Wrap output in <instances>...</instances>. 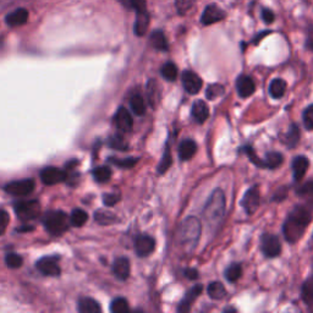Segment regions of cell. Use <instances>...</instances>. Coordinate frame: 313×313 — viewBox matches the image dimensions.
Here are the masks:
<instances>
[{
    "instance_id": "cell-28",
    "label": "cell",
    "mask_w": 313,
    "mask_h": 313,
    "mask_svg": "<svg viewBox=\"0 0 313 313\" xmlns=\"http://www.w3.org/2000/svg\"><path fill=\"white\" fill-rule=\"evenodd\" d=\"M209 298L213 300H222L226 296V290L224 285L220 282H212L207 287Z\"/></svg>"
},
{
    "instance_id": "cell-53",
    "label": "cell",
    "mask_w": 313,
    "mask_h": 313,
    "mask_svg": "<svg viewBox=\"0 0 313 313\" xmlns=\"http://www.w3.org/2000/svg\"><path fill=\"white\" fill-rule=\"evenodd\" d=\"M268 33H270V31H266V32H261V33H260V34H258V36H257V37H256V38H255V40H253V43H255V44H258V43H260V41L262 40V38H263V37H266Z\"/></svg>"
},
{
    "instance_id": "cell-4",
    "label": "cell",
    "mask_w": 313,
    "mask_h": 313,
    "mask_svg": "<svg viewBox=\"0 0 313 313\" xmlns=\"http://www.w3.org/2000/svg\"><path fill=\"white\" fill-rule=\"evenodd\" d=\"M44 226H46L47 231L52 235H62L69 228V217L66 216L65 212L62 210H52L48 212L43 218Z\"/></svg>"
},
{
    "instance_id": "cell-54",
    "label": "cell",
    "mask_w": 313,
    "mask_h": 313,
    "mask_svg": "<svg viewBox=\"0 0 313 313\" xmlns=\"http://www.w3.org/2000/svg\"><path fill=\"white\" fill-rule=\"evenodd\" d=\"M225 312H228V311H230V312H236V309L235 308H226V309H224Z\"/></svg>"
},
{
    "instance_id": "cell-21",
    "label": "cell",
    "mask_w": 313,
    "mask_h": 313,
    "mask_svg": "<svg viewBox=\"0 0 313 313\" xmlns=\"http://www.w3.org/2000/svg\"><path fill=\"white\" fill-rule=\"evenodd\" d=\"M192 116L196 123L203 124L209 116V108L203 101H196L192 105Z\"/></svg>"
},
{
    "instance_id": "cell-47",
    "label": "cell",
    "mask_w": 313,
    "mask_h": 313,
    "mask_svg": "<svg viewBox=\"0 0 313 313\" xmlns=\"http://www.w3.org/2000/svg\"><path fill=\"white\" fill-rule=\"evenodd\" d=\"M9 214L4 209H0V236L4 235L9 225Z\"/></svg>"
},
{
    "instance_id": "cell-23",
    "label": "cell",
    "mask_w": 313,
    "mask_h": 313,
    "mask_svg": "<svg viewBox=\"0 0 313 313\" xmlns=\"http://www.w3.org/2000/svg\"><path fill=\"white\" fill-rule=\"evenodd\" d=\"M79 311L81 313H100L102 311L100 303L91 298H84L79 302Z\"/></svg>"
},
{
    "instance_id": "cell-36",
    "label": "cell",
    "mask_w": 313,
    "mask_h": 313,
    "mask_svg": "<svg viewBox=\"0 0 313 313\" xmlns=\"http://www.w3.org/2000/svg\"><path fill=\"white\" fill-rule=\"evenodd\" d=\"M110 311L113 313H125L130 311L129 303L125 299L123 298H116L113 300L110 305Z\"/></svg>"
},
{
    "instance_id": "cell-1",
    "label": "cell",
    "mask_w": 313,
    "mask_h": 313,
    "mask_svg": "<svg viewBox=\"0 0 313 313\" xmlns=\"http://www.w3.org/2000/svg\"><path fill=\"white\" fill-rule=\"evenodd\" d=\"M312 219L311 207L299 204L296 206L291 213L287 216L283 225V232L285 236V240L290 244H295L302 235L305 234L306 229L309 225Z\"/></svg>"
},
{
    "instance_id": "cell-52",
    "label": "cell",
    "mask_w": 313,
    "mask_h": 313,
    "mask_svg": "<svg viewBox=\"0 0 313 313\" xmlns=\"http://www.w3.org/2000/svg\"><path fill=\"white\" fill-rule=\"evenodd\" d=\"M306 47L309 48V49H313V30L308 32L307 41H306Z\"/></svg>"
},
{
    "instance_id": "cell-46",
    "label": "cell",
    "mask_w": 313,
    "mask_h": 313,
    "mask_svg": "<svg viewBox=\"0 0 313 313\" xmlns=\"http://www.w3.org/2000/svg\"><path fill=\"white\" fill-rule=\"evenodd\" d=\"M110 162L113 163V164L116 165V167L119 168H132L133 165L136 164L137 162H139V159L137 158H126V159H110Z\"/></svg>"
},
{
    "instance_id": "cell-22",
    "label": "cell",
    "mask_w": 313,
    "mask_h": 313,
    "mask_svg": "<svg viewBox=\"0 0 313 313\" xmlns=\"http://www.w3.org/2000/svg\"><path fill=\"white\" fill-rule=\"evenodd\" d=\"M197 152V145L193 140H184L179 146V156L181 161H190Z\"/></svg>"
},
{
    "instance_id": "cell-50",
    "label": "cell",
    "mask_w": 313,
    "mask_h": 313,
    "mask_svg": "<svg viewBox=\"0 0 313 313\" xmlns=\"http://www.w3.org/2000/svg\"><path fill=\"white\" fill-rule=\"evenodd\" d=\"M284 199H286V190L284 187H280L279 190L274 193L273 200L277 201V202H280V201H283Z\"/></svg>"
},
{
    "instance_id": "cell-27",
    "label": "cell",
    "mask_w": 313,
    "mask_h": 313,
    "mask_svg": "<svg viewBox=\"0 0 313 313\" xmlns=\"http://www.w3.org/2000/svg\"><path fill=\"white\" fill-rule=\"evenodd\" d=\"M151 44H152V47L155 48L156 50H163V52L168 50V48H169L167 38H165L164 33L159 30L152 32Z\"/></svg>"
},
{
    "instance_id": "cell-40",
    "label": "cell",
    "mask_w": 313,
    "mask_h": 313,
    "mask_svg": "<svg viewBox=\"0 0 313 313\" xmlns=\"http://www.w3.org/2000/svg\"><path fill=\"white\" fill-rule=\"evenodd\" d=\"M296 193H298L300 197L307 199L313 202V181H308V183L300 186L298 190H296Z\"/></svg>"
},
{
    "instance_id": "cell-31",
    "label": "cell",
    "mask_w": 313,
    "mask_h": 313,
    "mask_svg": "<svg viewBox=\"0 0 313 313\" xmlns=\"http://www.w3.org/2000/svg\"><path fill=\"white\" fill-rule=\"evenodd\" d=\"M130 107H131V109H132L133 113H135L136 115H139V116H141V115L146 113V104H145V101H143L141 94L132 95V98H131V101H130Z\"/></svg>"
},
{
    "instance_id": "cell-19",
    "label": "cell",
    "mask_w": 313,
    "mask_h": 313,
    "mask_svg": "<svg viewBox=\"0 0 313 313\" xmlns=\"http://www.w3.org/2000/svg\"><path fill=\"white\" fill-rule=\"evenodd\" d=\"M202 290H203L202 285L193 286L192 289H191L190 291L186 294V296H185V299L183 300V301L180 302V305H179V307H178V312L186 313L190 311L191 305H192V302L194 301V300H196L201 295Z\"/></svg>"
},
{
    "instance_id": "cell-29",
    "label": "cell",
    "mask_w": 313,
    "mask_h": 313,
    "mask_svg": "<svg viewBox=\"0 0 313 313\" xmlns=\"http://www.w3.org/2000/svg\"><path fill=\"white\" fill-rule=\"evenodd\" d=\"M283 161H284V158H283L282 153L268 152L263 159L264 168H268V169L278 168L283 164Z\"/></svg>"
},
{
    "instance_id": "cell-48",
    "label": "cell",
    "mask_w": 313,
    "mask_h": 313,
    "mask_svg": "<svg viewBox=\"0 0 313 313\" xmlns=\"http://www.w3.org/2000/svg\"><path fill=\"white\" fill-rule=\"evenodd\" d=\"M119 201H120V196H119V194H114V193H108V194H105L104 199H103L104 204H105V206H108V207L114 206V204L119 202Z\"/></svg>"
},
{
    "instance_id": "cell-34",
    "label": "cell",
    "mask_w": 313,
    "mask_h": 313,
    "mask_svg": "<svg viewBox=\"0 0 313 313\" xmlns=\"http://www.w3.org/2000/svg\"><path fill=\"white\" fill-rule=\"evenodd\" d=\"M147 95H148L149 104L155 107L159 98V89L155 80H151V81L148 82V86H147Z\"/></svg>"
},
{
    "instance_id": "cell-44",
    "label": "cell",
    "mask_w": 313,
    "mask_h": 313,
    "mask_svg": "<svg viewBox=\"0 0 313 313\" xmlns=\"http://www.w3.org/2000/svg\"><path fill=\"white\" fill-rule=\"evenodd\" d=\"M302 120H303V125H305L306 130L312 131L313 130V104L308 105V107L305 109V111H303Z\"/></svg>"
},
{
    "instance_id": "cell-3",
    "label": "cell",
    "mask_w": 313,
    "mask_h": 313,
    "mask_svg": "<svg viewBox=\"0 0 313 313\" xmlns=\"http://www.w3.org/2000/svg\"><path fill=\"white\" fill-rule=\"evenodd\" d=\"M201 231H202V225L199 218L188 217L184 220L180 230V240L186 251H193L196 248L201 238Z\"/></svg>"
},
{
    "instance_id": "cell-5",
    "label": "cell",
    "mask_w": 313,
    "mask_h": 313,
    "mask_svg": "<svg viewBox=\"0 0 313 313\" xmlns=\"http://www.w3.org/2000/svg\"><path fill=\"white\" fill-rule=\"evenodd\" d=\"M130 2L131 6L136 11V21L135 26H133V32L139 37L145 36L147 30H148L149 20H151L148 11H147L146 0H130Z\"/></svg>"
},
{
    "instance_id": "cell-45",
    "label": "cell",
    "mask_w": 313,
    "mask_h": 313,
    "mask_svg": "<svg viewBox=\"0 0 313 313\" xmlns=\"http://www.w3.org/2000/svg\"><path fill=\"white\" fill-rule=\"evenodd\" d=\"M5 262H6V266L9 268L16 269V268H20L22 266V262H24V260H22V257L18 256V255L9 253L5 258Z\"/></svg>"
},
{
    "instance_id": "cell-26",
    "label": "cell",
    "mask_w": 313,
    "mask_h": 313,
    "mask_svg": "<svg viewBox=\"0 0 313 313\" xmlns=\"http://www.w3.org/2000/svg\"><path fill=\"white\" fill-rule=\"evenodd\" d=\"M301 296L303 302L308 306L309 308L313 309V276H311L302 284V291Z\"/></svg>"
},
{
    "instance_id": "cell-6",
    "label": "cell",
    "mask_w": 313,
    "mask_h": 313,
    "mask_svg": "<svg viewBox=\"0 0 313 313\" xmlns=\"http://www.w3.org/2000/svg\"><path fill=\"white\" fill-rule=\"evenodd\" d=\"M14 209L18 218L27 222V220H32L40 216L41 206L38 201H22V202L15 204Z\"/></svg>"
},
{
    "instance_id": "cell-10",
    "label": "cell",
    "mask_w": 313,
    "mask_h": 313,
    "mask_svg": "<svg viewBox=\"0 0 313 313\" xmlns=\"http://www.w3.org/2000/svg\"><path fill=\"white\" fill-rule=\"evenodd\" d=\"M225 11L222 10L217 4H209L206 6L203 10V14L201 16V22L204 26H209V25L216 24L225 18Z\"/></svg>"
},
{
    "instance_id": "cell-37",
    "label": "cell",
    "mask_w": 313,
    "mask_h": 313,
    "mask_svg": "<svg viewBox=\"0 0 313 313\" xmlns=\"http://www.w3.org/2000/svg\"><path fill=\"white\" fill-rule=\"evenodd\" d=\"M108 143H109V146L111 147V148L118 149V151H126L127 147H129L126 140L120 135H115L113 137H110Z\"/></svg>"
},
{
    "instance_id": "cell-12",
    "label": "cell",
    "mask_w": 313,
    "mask_h": 313,
    "mask_svg": "<svg viewBox=\"0 0 313 313\" xmlns=\"http://www.w3.org/2000/svg\"><path fill=\"white\" fill-rule=\"evenodd\" d=\"M37 269L47 277H59L60 267L55 257H44L37 262Z\"/></svg>"
},
{
    "instance_id": "cell-24",
    "label": "cell",
    "mask_w": 313,
    "mask_h": 313,
    "mask_svg": "<svg viewBox=\"0 0 313 313\" xmlns=\"http://www.w3.org/2000/svg\"><path fill=\"white\" fill-rule=\"evenodd\" d=\"M300 141V129L296 124H291L289 127V131L284 135L283 142L289 147V148H292L298 145Z\"/></svg>"
},
{
    "instance_id": "cell-8",
    "label": "cell",
    "mask_w": 313,
    "mask_h": 313,
    "mask_svg": "<svg viewBox=\"0 0 313 313\" xmlns=\"http://www.w3.org/2000/svg\"><path fill=\"white\" fill-rule=\"evenodd\" d=\"M34 180L25 179V180L12 181L5 186V191L12 196H27L34 190Z\"/></svg>"
},
{
    "instance_id": "cell-9",
    "label": "cell",
    "mask_w": 313,
    "mask_h": 313,
    "mask_svg": "<svg viewBox=\"0 0 313 313\" xmlns=\"http://www.w3.org/2000/svg\"><path fill=\"white\" fill-rule=\"evenodd\" d=\"M260 190H258L257 186H252L251 188H248L244 194V199H242V207H244L245 212L248 214V216H252L256 210L258 209V206H260Z\"/></svg>"
},
{
    "instance_id": "cell-2",
    "label": "cell",
    "mask_w": 313,
    "mask_h": 313,
    "mask_svg": "<svg viewBox=\"0 0 313 313\" xmlns=\"http://www.w3.org/2000/svg\"><path fill=\"white\" fill-rule=\"evenodd\" d=\"M226 200L222 188H217L210 194L203 209V217L210 226L218 225L220 220L224 218Z\"/></svg>"
},
{
    "instance_id": "cell-30",
    "label": "cell",
    "mask_w": 313,
    "mask_h": 313,
    "mask_svg": "<svg viewBox=\"0 0 313 313\" xmlns=\"http://www.w3.org/2000/svg\"><path fill=\"white\" fill-rule=\"evenodd\" d=\"M224 276L229 283H236L242 276V267L239 263H232L225 269Z\"/></svg>"
},
{
    "instance_id": "cell-25",
    "label": "cell",
    "mask_w": 313,
    "mask_h": 313,
    "mask_svg": "<svg viewBox=\"0 0 313 313\" xmlns=\"http://www.w3.org/2000/svg\"><path fill=\"white\" fill-rule=\"evenodd\" d=\"M286 91V82L282 79H274L269 85V93L274 100H280Z\"/></svg>"
},
{
    "instance_id": "cell-35",
    "label": "cell",
    "mask_w": 313,
    "mask_h": 313,
    "mask_svg": "<svg viewBox=\"0 0 313 313\" xmlns=\"http://www.w3.org/2000/svg\"><path fill=\"white\" fill-rule=\"evenodd\" d=\"M111 170L108 167H98L93 170V178L97 183H107L110 180Z\"/></svg>"
},
{
    "instance_id": "cell-43",
    "label": "cell",
    "mask_w": 313,
    "mask_h": 313,
    "mask_svg": "<svg viewBox=\"0 0 313 313\" xmlns=\"http://www.w3.org/2000/svg\"><path fill=\"white\" fill-rule=\"evenodd\" d=\"M244 152L246 153V155L250 158V161L253 163L258 168H264V163H263V159H261L260 156H258L256 154V152L252 149L251 146H244Z\"/></svg>"
},
{
    "instance_id": "cell-33",
    "label": "cell",
    "mask_w": 313,
    "mask_h": 313,
    "mask_svg": "<svg viewBox=\"0 0 313 313\" xmlns=\"http://www.w3.org/2000/svg\"><path fill=\"white\" fill-rule=\"evenodd\" d=\"M87 220H88V214L86 213L85 210L79 208L72 210L71 217H70V222H71V224L73 226H77V228L84 225Z\"/></svg>"
},
{
    "instance_id": "cell-11",
    "label": "cell",
    "mask_w": 313,
    "mask_h": 313,
    "mask_svg": "<svg viewBox=\"0 0 313 313\" xmlns=\"http://www.w3.org/2000/svg\"><path fill=\"white\" fill-rule=\"evenodd\" d=\"M181 81H183L184 88L186 89L187 93L190 94H197L202 88V80L196 72L190 71V70H186V71L183 72L181 75Z\"/></svg>"
},
{
    "instance_id": "cell-15",
    "label": "cell",
    "mask_w": 313,
    "mask_h": 313,
    "mask_svg": "<svg viewBox=\"0 0 313 313\" xmlns=\"http://www.w3.org/2000/svg\"><path fill=\"white\" fill-rule=\"evenodd\" d=\"M236 88H238V93L241 98H248L256 91V85L250 76L241 75L236 81Z\"/></svg>"
},
{
    "instance_id": "cell-16",
    "label": "cell",
    "mask_w": 313,
    "mask_h": 313,
    "mask_svg": "<svg viewBox=\"0 0 313 313\" xmlns=\"http://www.w3.org/2000/svg\"><path fill=\"white\" fill-rule=\"evenodd\" d=\"M115 124L123 132H130L132 130V116H131L130 111L126 108L120 107L115 114Z\"/></svg>"
},
{
    "instance_id": "cell-13",
    "label": "cell",
    "mask_w": 313,
    "mask_h": 313,
    "mask_svg": "<svg viewBox=\"0 0 313 313\" xmlns=\"http://www.w3.org/2000/svg\"><path fill=\"white\" fill-rule=\"evenodd\" d=\"M66 179L65 171L55 167H48L41 171V180L46 185H55L63 183Z\"/></svg>"
},
{
    "instance_id": "cell-49",
    "label": "cell",
    "mask_w": 313,
    "mask_h": 313,
    "mask_svg": "<svg viewBox=\"0 0 313 313\" xmlns=\"http://www.w3.org/2000/svg\"><path fill=\"white\" fill-rule=\"evenodd\" d=\"M262 18H263V21L266 24H271L274 21V18H276V16H274V12L269 10V9H263L262 10Z\"/></svg>"
},
{
    "instance_id": "cell-7",
    "label": "cell",
    "mask_w": 313,
    "mask_h": 313,
    "mask_svg": "<svg viewBox=\"0 0 313 313\" xmlns=\"http://www.w3.org/2000/svg\"><path fill=\"white\" fill-rule=\"evenodd\" d=\"M261 248L267 258H274L282 252V244L277 235L263 234L261 236Z\"/></svg>"
},
{
    "instance_id": "cell-14",
    "label": "cell",
    "mask_w": 313,
    "mask_h": 313,
    "mask_svg": "<svg viewBox=\"0 0 313 313\" xmlns=\"http://www.w3.org/2000/svg\"><path fill=\"white\" fill-rule=\"evenodd\" d=\"M154 240L148 235H141L135 241V251L140 257H147L154 251Z\"/></svg>"
},
{
    "instance_id": "cell-18",
    "label": "cell",
    "mask_w": 313,
    "mask_h": 313,
    "mask_svg": "<svg viewBox=\"0 0 313 313\" xmlns=\"http://www.w3.org/2000/svg\"><path fill=\"white\" fill-rule=\"evenodd\" d=\"M114 276L120 280H126L130 277V261L125 257L116 258L113 263Z\"/></svg>"
},
{
    "instance_id": "cell-17",
    "label": "cell",
    "mask_w": 313,
    "mask_h": 313,
    "mask_svg": "<svg viewBox=\"0 0 313 313\" xmlns=\"http://www.w3.org/2000/svg\"><path fill=\"white\" fill-rule=\"evenodd\" d=\"M309 167V161L307 156L305 155H298L292 161V172H294V179L295 181H301L303 177L306 175V172L308 170Z\"/></svg>"
},
{
    "instance_id": "cell-41",
    "label": "cell",
    "mask_w": 313,
    "mask_h": 313,
    "mask_svg": "<svg viewBox=\"0 0 313 313\" xmlns=\"http://www.w3.org/2000/svg\"><path fill=\"white\" fill-rule=\"evenodd\" d=\"M95 220L102 225H108L114 222L115 216L113 213L107 212V210H98V212L95 213Z\"/></svg>"
},
{
    "instance_id": "cell-42",
    "label": "cell",
    "mask_w": 313,
    "mask_h": 313,
    "mask_svg": "<svg viewBox=\"0 0 313 313\" xmlns=\"http://www.w3.org/2000/svg\"><path fill=\"white\" fill-rule=\"evenodd\" d=\"M171 163H172V159H171L170 149H169V147H167V148H165L164 155H163L161 164H159V168H158L159 174H164V172L171 167Z\"/></svg>"
},
{
    "instance_id": "cell-38",
    "label": "cell",
    "mask_w": 313,
    "mask_h": 313,
    "mask_svg": "<svg viewBox=\"0 0 313 313\" xmlns=\"http://www.w3.org/2000/svg\"><path fill=\"white\" fill-rule=\"evenodd\" d=\"M199 0H175V6L180 15H185L192 9V6L196 4Z\"/></svg>"
},
{
    "instance_id": "cell-20",
    "label": "cell",
    "mask_w": 313,
    "mask_h": 313,
    "mask_svg": "<svg viewBox=\"0 0 313 313\" xmlns=\"http://www.w3.org/2000/svg\"><path fill=\"white\" fill-rule=\"evenodd\" d=\"M28 20V11L26 9H16L15 11H12L6 16L5 21L6 24L9 25L10 27H17L25 25Z\"/></svg>"
},
{
    "instance_id": "cell-32",
    "label": "cell",
    "mask_w": 313,
    "mask_h": 313,
    "mask_svg": "<svg viewBox=\"0 0 313 313\" xmlns=\"http://www.w3.org/2000/svg\"><path fill=\"white\" fill-rule=\"evenodd\" d=\"M162 76L164 77L167 81H174L178 77V68L174 63L169 62L165 63L164 65L162 66Z\"/></svg>"
},
{
    "instance_id": "cell-51",
    "label": "cell",
    "mask_w": 313,
    "mask_h": 313,
    "mask_svg": "<svg viewBox=\"0 0 313 313\" xmlns=\"http://www.w3.org/2000/svg\"><path fill=\"white\" fill-rule=\"evenodd\" d=\"M185 276H186V278H188V279L194 280L199 278V271L193 269V268H188V269L185 270Z\"/></svg>"
},
{
    "instance_id": "cell-39",
    "label": "cell",
    "mask_w": 313,
    "mask_h": 313,
    "mask_svg": "<svg viewBox=\"0 0 313 313\" xmlns=\"http://www.w3.org/2000/svg\"><path fill=\"white\" fill-rule=\"evenodd\" d=\"M224 91H225L224 86L218 85V84L210 85V86H208V88H207L206 95L209 101H213V100H216V98L220 97V95L224 94Z\"/></svg>"
}]
</instances>
